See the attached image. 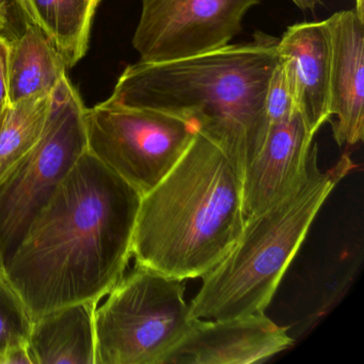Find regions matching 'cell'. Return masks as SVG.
<instances>
[{"mask_svg":"<svg viewBox=\"0 0 364 364\" xmlns=\"http://www.w3.org/2000/svg\"><path fill=\"white\" fill-rule=\"evenodd\" d=\"M141 198L88 151L80 157L4 264L31 319L97 304L124 276Z\"/></svg>","mask_w":364,"mask_h":364,"instance_id":"1","label":"cell"},{"mask_svg":"<svg viewBox=\"0 0 364 364\" xmlns=\"http://www.w3.org/2000/svg\"><path fill=\"white\" fill-rule=\"evenodd\" d=\"M278 42L257 31L250 41L196 56L138 61L123 71L107 100L189 121L244 174L269 129L265 97L278 63Z\"/></svg>","mask_w":364,"mask_h":364,"instance_id":"2","label":"cell"},{"mask_svg":"<svg viewBox=\"0 0 364 364\" xmlns=\"http://www.w3.org/2000/svg\"><path fill=\"white\" fill-rule=\"evenodd\" d=\"M242 174L225 151L196 134L165 178L142 196L132 253L172 278H202L240 237Z\"/></svg>","mask_w":364,"mask_h":364,"instance_id":"3","label":"cell"},{"mask_svg":"<svg viewBox=\"0 0 364 364\" xmlns=\"http://www.w3.org/2000/svg\"><path fill=\"white\" fill-rule=\"evenodd\" d=\"M317 154L316 146L301 183L276 203L247 217L235 246L202 277L201 287L189 304L195 318L265 312L321 206L355 168L349 155L343 154L323 171Z\"/></svg>","mask_w":364,"mask_h":364,"instance_id":"4","label":"cell"},{"mask_svg":"<svg viewBox=\"0 0 364 364\" xmlns=\"http://www.w3.org/2000/svg\"><path fill=\"white\" fill-rule=\"evenodd\" d=\"M184 293V281L136 264L95 306V364H163L195 321Z\"/></svg>","mask_w":364,"mask_h":364,"instance_id":"5","label":"cell"},{"mask_svg":"<svg viewBox=\"0 0 364 364\" xmlns=\"http://www.w3.org/2000/svg\"><path fill=\"white\" fill-rule=\"evenodd\" d=\"M87 108L68 75L52 95L37 144L0 180V257L5 264L33 221L87 152Z\"/></svg>","mask_w":364,"mask_h":364,"instance_id":"6","label":"cell"},{"mask_svg":"<svg viewBox=\"0 0 364 364\" xmlns=\"http://www.w3.org/2000/svg\"><path fill=\"white\" fill-rule=\"evenodd\" d=\"M87 151L140 195L184 154L197 127L178 117L108 101L87 108Z\"/></svg>","mask_w":364,"mask_h":364,"instance_id":"7","label":"cell"},{"mask_svg":"<svg viewBox=\"0 0 364 364\" xmlns=\"http://www.w3.org/2000/svg\"><path fill=\"white\" fill-rule=\"evenodd\" d=\"M261 0H141L133 46L144 63L203 54L231 43Z\"/></svg>","mask_w":364,"mask_h":364,"instance_id":"8","label":"cell"},{"mask_svg":"<svg viewBox=\"0 0 364 364\" xmlns=\"http://www.w3.org/2000/svg\"><path fill=\"white\" fill-rule=\"evenodd\" d=\"M287 328L259 312L227 319L195 318L163 364H251L293 346Z\"/></svg>","mask_w":364,"mask_h":364,"instance_id":"9","label":"cell"},{"mask_svg":"<svg viewBox=\"0 0 364 364\" xmlns=\"http://www.w3.org/2000/svg\"><path fill=\"white\" fill-rule=\"evenodd\" d=\"M299 112L272 123L265 141L242 174L246 217L289 195L301 183L316 144Z\"/></svg>","mask_w":364,"mask_h":364,"instance_id":"10","label":"cell"},{"mask_svg":"<svg viewBox=\"0 0 364 364\" xmlns=\"http://www.w3.org/2000/svg\"><path fill=\"white\" fill-rule=\"evenodd\" d=\"M330 36L328 114L338 146H355L364 134V21L355 10L326 20Z\"/></svg>","mask_w":364,"mask_h":364,"instance_id":"11","label":"cell"},{"mask_svg":"<svg viewBox=\"0 0 364 364\" xmlns=\"http://www.w3.org/2000/svg\"><path fill=\"white\" fill-rule=\"evenodd\" d=\"M278 55L291 74L296 108L308 129L316 134L330 121V36L327 22L291 25L278 42Z\"/></svg>","mask_w":364,"mask_h":364,"instance_id":"12","label":"cell"},{"mask_svg":"<svg viewBox=\"0 0 364 364\" xmlns=\"http://www.w3.org/2000/svg\"><path fill=\"white\" fill-rule=\"evenodd\" d=\"M95 302L69 304L31 321L33 364H95Z\"/></svg>","mask_w":364,"mask_h":364,"instance_id":"13","label":"cell"},{"mask_svg":"<svg viewBox=\"0 0 364 364\" xmlns=\"http://www.w3.org/2000/svg\"><path fill=\"white\" fill-rule=\"evenodd\" d=\"M67 65L52 42L36 25L10 41L8 55L9 104L50 95L67 75Z\"/></svg>","mask_w":364,"mask_h":364,"instance_id":"14","label":"cell"},{"mask_svg":"<svg viewBox=\"0 0 364 364\" xmlns=\"http://www.w3.org/2000/svg\"><path fill=\"white\" fill-rule=\"evenodd\" d=\"M102 0H20L31 24L43 31L68 69L88 52L93 20Z\"/></svg>","mask_w":364,"mask_h":364,"instance_id":"15","label":"cell"},{"mask_svg":"<svg viewBox=\"0 0 364 364\" xmlns=\"http://www.w3.org/2000/svg\"><path fill=\"white\" fill-rule=\"evenodd\" d=\"M52 95L29 97L6 108L0 124V180L41 139Z\"/></svg>","mask_w":364,"mask_h":364,"instance_id":"16","label":"cell"},{"mask_svg":"<svg viewBox=\"0 0 364 364\" xmlns=\"http://www.w3.org/2000/svg\"><path fill=\"white\" fill-rule=\"evenodd\" d=\"M31 314L18 294L0 276V364H33L28 350Z\"/></svg>","mask_w":364,"mask_h":364,"instance_id":"17","label":"cell"},{"mask_svg":"<svg viewBox=\"0 0 364 364\" xmlns=\"http://www.w3.org/2000/svg\"><path fill=\"white\" fill-rule=\"evenodd\" d=\"M278 57V63L268 82L265 97L266 114L270 124L284 120L298 112L289 68L284 59L279 55Z\"/></svg>","mask_w":364,"mask_h":364,"instance_id":"18","label":"cell"},{"mask_svg":"<svg viewBox=\"0 0 364 364\" xmlns=\"http://www.w3.org/2000/svg\"><path fill=\"white\" fill-rule=\"evenodd\" d=\"M29 24L20 0H0V36L12 41L20 37Z\"/></svg>","mask_w":364,"mask_h":364,"instance_id":"19","label":"cell"},{"mask_svg":"<svg viewBox=\"0 0 364 364\" xmlns=\"http://www.w3.org/2000/svg\"><path fill=\"white\" fill-rule=\"evenodd\" d=\"M10 41L0 36V112L9 105L8 95V55Z\"/></svg>","mask_w":364,"mask_h":364,"instance_id":"20","label":"cell"},{"mask_svg":"<svg viewBox=\"0 0 364 364\" xmlns=\"http://www.w3.org/2000/svg\"><path fill=\"white\" fill-rule=\"evenodd\" d=\"M296 7L302 11H314L317 6L321 5V0H291Z\"/></svg>","mask_w":364,"mask_h":364,"instance_id":"21","label":"cell"},{"mask_svg":"<svg viewBox=\"0 0 364 364\" xmlns=\"http://www.w3.org/2000/svg\"><path fill=\"white\" fill-rule=\"evenodd\" d=\"M355 12L361 20L364 21V0H355Z\"/></svg>","mask_w":364,"mask_h":364,"instance_id":"22","label":"cell"},{"mask_svg":"<svg viewBox=\"0 0 364 364\" xmlns=\"http://www.w3.org/2000/svg\"><path fill=\"white\" fill-rule=\"evenodd\" d=\"M4 264L3 259H1V257H0V276L4 274Z\"/></svg>","mask_w":364,"mask_h":364,"instance_id":"23","label":"cell"},{"mask_svg":"<svg viewBox=\"0 0 364 364\" xmlns=\"http://www.w3.org/2000/svg\"><path fill=\"white\" fill-rule=\"evenodd\" d=\"M6 108L5 109L1 110V112H0V124H1V122H3L4 116H5Z\"/></svg>","mask_w":364,"mask_h":364,"instance_id":"24","label":"cell"}]
</instances>
